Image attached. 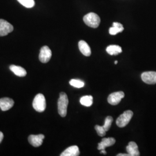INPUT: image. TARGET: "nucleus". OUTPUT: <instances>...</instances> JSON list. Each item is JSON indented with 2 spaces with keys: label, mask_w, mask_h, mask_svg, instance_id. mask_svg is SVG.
Returning a JSON list of instances; mask_svg holds the SVG:
<instances>
[{
  "label": "nucleus",
  "mask_w": 156,
  "mask_h": 156,
  "mask_svg": "<svg viewBox=\"0 0 156 156\" xmlns=\"http://www.w3.org/2000/svg\"><path fill=\"white\" fill-rule=\"evenodd\" d=\"M17 1L22 5L28 8H33L35 5V2L34 0H17Z\"/></svg>",
  "instance_id": "nucleus-20"
},
{
  "label": "nucleus",
  "mask_w": 156,
  "mask_h": 156,
  "mask_svg": "<svg viewBox=\"0 0 156 156\" xmlns=\"http://www.w3.org/2000/svg\"><path fill=\"white\" fill-rule=\"evenodd\" d=\"M14 101L10 98H2L0 99V108L2 111L10 109L14 105Z\"/></svg>",
  "instance_id": "nucleus-10"
},
{
  "label": "nucleus",
  "mask_w": 156,
  "mask_h": 156,
  "mask_svg": "<svg viewBox=\"0 0 156 156\" xmlns=\"http://www.w3.org/2000/svg\"><path fill=\"white\" fill-rule=\"evenodd\" d=\"M116 140L113 138H103L100 143H99L98 145V150H105V149L107 147H109L113 146L115 144Z\"/></svg>",
  "instance_id": "nucleus-11"
},
{
  "label": "nucleus",
  "mask_w": 156,
  "mask_h": 156,
  "mask_svg": "<svg viewBox=\"0 0 156 156\" xmlns=\"http://www.w3.org/2000/svg\"><path fill=\"white\" fill-rule=\"evenodd\" d=\"M13 30V26L4 19H0V37H4L11 33Z\"/></svg>",
  "instance_id": "nucleus-6"
},
{
  "label": "nucleus",
  "mask_w": 156,
  "mask_h": 156,
  "mask_svg": "<svg viewBox=\"0 0 156 156\" xmlns=\"http://www.w3.org/2000/svg\"><path fill=\"white\" fill-rule=\"evenodd\" d=\"M33 106L36 111L38 112L44 111L46 107L45 96L42 94L37 95L34 99Z\"/></svg>",
  "instance_id": "nucleus-3"
},
{
  "label": "nucleus",
  "mask_w": 156,
  "mask_h": 156,
  "mask_svg": "<svg viewBox=\"0 0 156 156\" xmlns=\"http://www.w3.org/2000/svg\"><path fill=\"white\" fill-rule=\"evenodd\" d=\"M80 154L79 149L77 146H72L68 147L67 149L64 151L61 156H78Z\"/></svg>",
  "instance_id": "nucleus-14"
},
{
  "label": "nucleus",
  "mask_w": 156,
  "mask_h": 156,
  "mask_svg": "<svg viewBox=\"0 0 156 156\" xmlns=\"http://www.w3.org/2000/svg\"><path fill=\"white\" fill-rule=\"evenodd\" d=\"M95 129L98 135L100 136H104L106 134V131L105 129V128H104L103 126H98L96 125L95 126Z\"/></svg>",
  "instance_id": "nucleus-22"
},
{
  "label": "nucleus",
  "mask_w": 156,
  "mask_h": 156,
  "mask_svg": "<svg viewBox=\"0 0 156 156\" xmlns=\"http://www.w3.org/2000/svg\"><path fill=\"white\" fill-rule=\"evenodd\" d=\"M3 138H4V134L2 132L0 131V143L2 142Z\"/></svg>",
  "instance_id": "nucleus-23"
},
{
  "label": "nucleus",
  "mask_w": 156,
  "mask_h": 156,
  "mask_svg": "<svg viewBox=\"0 0 156 156\" xmlns=\"http://www.w3.org/2000/svg\"><path fill=\"white\" fill-rule=\"evenodd\" d=\"M112 122H113V118H112V117H111V116H108V117H106V119L105 120L104 125L103 126L104 128H105L106 131H109V128H111Z\"/></svg>",
  "instance_id": "nucleus-21"
},
{
  "label": "nucleus",
  "mask_w": 156,
  "mask_h": 156,
  "mask_svg": "<svg viewBox=\"0 0 156 156\" xmlns=\"http://www.w3.org/2000/svg\"><path fill=\"white\" fill-rule=\"evenodd\" d=\"M117 156H130L129 154H123V153H119L117 154Z\"/></svg>",
  "instance_id": "nucleus-24"
},
{
  "label": "nucleus",
  "mask_w": 156,
  "mask_h": 156,
  "mask_svg": "<svg viewBox=\"0 0 156 156\" xmlns=\"http://www.w3.org/2000/svg\"><path fill=\"white\" fill-rule=\"evenodd\" d=\"M123 30H124V27L121 23L114 22L113 23V27L109 28V32L111 35H115L119 33H122Z\"/></svg>",
  "instance_id": "nucleus-17"
},
{
  "label": "nucleus",
  "mask_w": 156,
  "mask_h": 156,
  "mask_svg": "<svg viewBox=\"0 0 156 156\" xmlns=\"http://www.w3.org/2000/svg\"><path fill=\"white\" fill-rule=\"evenodd\" d=\"M117 63H118L117 61H115V64H117Z\"/></svg>",
  "instance_id": "nucleus-26"
},
{
  "label": "nucleus",
  "mask_w": 156,
  "mask_h": 156,
  "mask_svg": "<svg viewBox=\"0 0 156 156\" xmlns=\"http://www.w3.org/2000/svg\"><path fill=\"white\" fill-rule=\"evenodd\" d=\"M45 138V136L43 134L39 135H31L28 137V142L34 147H39L43 143V140Z\"/></svg>",
  "instance_id": "nucleus-9"
},
{
  "label": "nucleus",
  "mask_w": 156,
  "mask_h": 156,
  "mask_svg": "<svg viewBox=\"0 0 156 156\" xmlns=\"http://www.w3.org/2000/svg\"><path fill=\"white\" fill-rule=\"evenodd\" d=\"M124 93L123 91H118L113 93L109 95L108 98V102L112 105H116L124 97Z\"/></svg>",
  "instance_id": "nucleus-7"
},
{
  "label": "nucleus",
  "mask_w": 156,
  "mask_h": 156,
  "mask_svg": "<svg viewBox=\"0 0 156 156\" xmlns=\"http://www.w3.org/2000/svg\"><path fill=\"white\" fill-rule=\"evenodd\" d=\"M78 46L80 52L84 56L89 57L91 55V49L86 42L84 41H80L78 44Z\"/></svg>",
  "instance_id": "nucleus-13"
},
{
  "label": "nucleus",
  "mask_w": 156,
  "mask_h": 156,
  "mask_svg": "<svg viewBox=\"0 0 156 156\" xmlns=\"http://www.w3.org/2000/svg\"><path fill=\"white\" fill-rule=\"evenodd\" d=\"M107 53L110 55H117L122 52V48L119 45H110L106 48Z\"/></svg>",
  "instance_id": "nucleus-16"
},
{
  "label": "nucleus",
  "mask_w": 156,
  "mask_h": 156,
  "mask_svg": "<svg viewBox=\"0 0 156 156\" xmlns=\"http://www.w3.org/2000/svg\"><path fill=\"white\" fill-rule=\"evenodd\" d=\"M93 102V98L91 95H85L82 97L80 100V102L83 106L89 107L91 106Z\"/></svg>",
  "instance_id": "nucleus-18"
},
{
  "label": "nucleus",
  "mask_w": 156,
  "mask_h": 156,
  "mask_svg": "<svg viewBox=\"0 0 156 156\" xmlns=\"http://www.w3.org/2000/svg\"><path fill=\"white\" fill-rule=\"evenodd\" d=\"M126 150L130 156H140L138 146L134 142H129L128 146L126 147Z\"/></svg>",
  "instance_id": "nucleus-12"
},
{
  "label": "nucleus",
  "mask_w": 156,
  "mask_h": 156,
  "mask_svg": "<svg viewBox=\"0 0 156 156\" xmlns=\"http://www.w3.org/2000/svg\"><path fill=\"white\" fill-rule=\"evenodd\" d=\"M100 153L101 154H106V151L105 150H101Z\"/></svg>",
  "instance_id": "nucleus-25"
},
{
  "label": "nucleus",
  "mask_w": 156,
  "mask_h": 156,
  "mask_svg": "<svg viewBox=\"0 0 156 156\" xmlns=\"http://www.w3.org/2000/svg\"><path fill=\"white\" fill-rule=\"evenodd\" d=\"M84 22L91 28H97L100 24V17L96 13L91 12L83 17Z\"/></svg>",
  "instance_id": "nucleus-2"
},
{
  "label": "nucleus",
  "mask_w": 156,
  "mask_h": 156,
  "mask_svg": "<svg viewBox=\"0 0 156 156\" xmlns=\"http://www.w3.org/2000/svg\"><path fill=\"white\" fill-rule=\"evenodd\" d=\"M69 84L70 85L76 88H82L84 86V82L79 79H71L69 81Z\"/></svg>",
  "instance_id": "nucleus-19"
},
{
  "label": "nucleus",
  "mask_w": 156,
  "mask_h": 156,
  "mask_svg": "<svg viewBox=\"0 0 156 156\" xmlns=\"http://www.w3.org/2000/svg\"><path fill=\"white\" fill-rule=\"evenodd\" d=\"M141 78L143 82L149 84H156V72L147 71L142 73Z\"/></svg>",
  "instance_id": "nucleus-8"
},
{
  "label": "nucleus",
  "mask_w": 156,
  "mask_h": 156,
  "mask_svg": "<svg viewBox=\"0 0 156 156\" xmlns=\"http://www.w3.org/2000/svg\"><path fill=\"white\" fill-rule=\"evenodd\" d=\"M51 55H52V53L50 48L47 46H44L40 50L39 55V60L40 62L43 63H46L49 62L51 57Z\"/></svg>",
  "instance_id": "nucleus-5"
},
{
  "label": "nucleus",
  "mask_w": 156,
  "mask_h": 156,
  "mask_svg": "<svg viewBox=\"0 0 156 156\" xmlns=\"http://www.w3.org/2000/svg\"><path fill=\"white\" fill-rule=\"evenodd\" d=\"M133 116V112L131 111H126L124 112L116 120V124L119 127H124L130 122L132 117Z\"/></svg>",
  "instance_id": "nucleus-4"
},
{
  "label": "nucleus",
  "mask_w": 156,
  "mask_h": 156,
  "mask_svg": "<svg viewBox=\"0 0 156 156\" xmlns=\"http://www.w3.org/2000/svg\"><path fill=\"white\" fill-rule=\"evenodd\" d=\"M9 68L11 71L14 73L16 76L20 77H24L27 75V72L24 68L20 66H17L15 65H11Z\"/></svg>",
  "instance_id": "nucleus-15"
},
{
  "label": "nucleus",
  "mask_w": 156,
  "mask_h": 156,
  "mask_svg": "<svg viewBox=\"0 0 156 156\" xmlns=\"http://www.w3.org/2000/svg\"><path fill=\"white\" fill-rule=\"evenodd\" d=\"M68 105V98L67 95L62 92L58 100V112L62 117H66L67 115V107Z\"/></svg>",
  "instance_id": "nucleus-1"
}]
</instances>
